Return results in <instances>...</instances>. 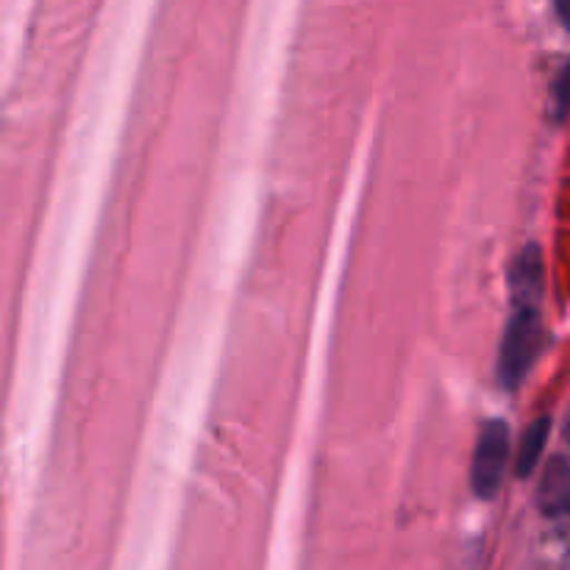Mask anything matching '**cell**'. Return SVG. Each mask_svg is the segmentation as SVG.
<instances>
[{"label":"cell","mask_w":570,"mask_h":570,"mask_svg":"<svg viewBox=\"0 0 570 570\" xmlns=\"http://www.w3.org/2000/svg\"><path fill=\"white\" fill-rule=\"evenodd\" d=\"M543 343L546 328L538 306H515L499 351V379L507 390H515L527 379V373L532 371L540 351H543Z\"/></svg>","instance_id":"obj_1"},{"label":"cell","mask_w":570,"mask_h":570,"mask_svg":"<svg viewBox=\"0 0 570 570\" xmlns=\"http://www.w3.org/2000/svg\"><path fill=\"white\" fill-rule=\"evenodd\" d=\"M510 426L504 421L484 423L471 465V484L479 499H495L499 495L507 476V465H510Z\"/></svg>","instance_id":"obj_2"},{"label":"cell","mask_w":570,"mask_h":570,"mask_svg":"<svg viewBox=\"0 0 570 570\" xmlns=\"http://www.w3.org/2000/svg\"><path fill=\"white\" fill-rule=\"evenodd\" d=\"M512 295H515V306L534 304L538 306L540 293H543V259H540L538 245H529L512 265Z\"/></svg>","instance_id":"obj_3"},{"label":"cell","mask_w":570,"mask_h":570,"mask_svg":"<svg viewBox=\"0 0 570 570\" xmlns=\"http://www.w3.org/2000/svg\"><path fill=\"white\" fill-rule=\"evenodd\" d=\"M538 504L546 515L562 518L570 515V462L554 460L543 473L538 490Z\"/></svg>","instance_id":"obj_4"},{"label":"cell","mask_w":570,"mask_h":570,"mask_svg":"<svg viewBox=\"0 0 570 570\" xmlns=\"http://www.w3.org/2000/svg\"><path fill=\"white\" fill-rule=\"evenodd\" d=\"M549 432H551L549 417H538V421L527 429L521 445H518V460H515L518 476H529V473L538 468L540 456H543V449H546V440H549Z\"/></svg>","instance_id":"obj_5"},{"label":"cell","mask_w":570,"mask_h":570,"mask_svg":"<svg viewBox=\"0 0 570 570\" xmlns=\"http://www.w3.org/2000/svg\"><path fill=\"white\" fill-rule=\"evenodd\" d=\"M554 104L560 115H568L570 111V61L560 70L554 81Z\"/></svg>","instance_id":"obj_6"},{"label":"cell","mask_w":570,"mask_h":570,"mask_svg":"<svg viewBox=\"0 0 570 570\" xmlns=\"http://www.w3.org/2000/svg\"><path fill=\"white\" fill-rule=\"evenodd\" d=\"M554 9H557V17H560L562 26L570 31V0H554Z\"/></svg>","instance_id":"obj_7"},{"label":"cell","mask_w":570,"mask_h":570,"mask_svg":"<svg viewBox=\"0 0 570 570\" xmlns=\"http://www.w3.org/2000/svg\"><path fill=\"white\" fill-rule=\"evenodd\" d=\"M566 438H568V443H570V415H568V423H566Z\"/></svg>","instance_id":"obj_8"}]
</instances>
